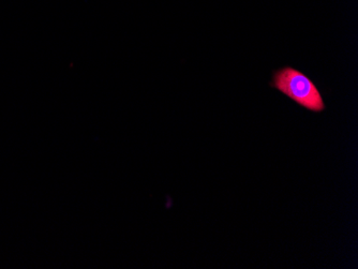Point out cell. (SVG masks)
Wrapping results in <instances>:
<instances>
[{"label": "cell", "instance_id": "6da1fadb", "mask_svg": "<svg viewBox=\"0 0 358 269\" xmlns=\"http://www.w3.org/2000/svg\"><path fill=\"white\" fill-rule=\"evenodd\" d=\"M271 86L297 106L313 113H322L327 108L323 96L315 82L301 70L283 67L273 73Z\"/></svg>", "mask_w": 358, "mask_h": 269}]
</instances>
